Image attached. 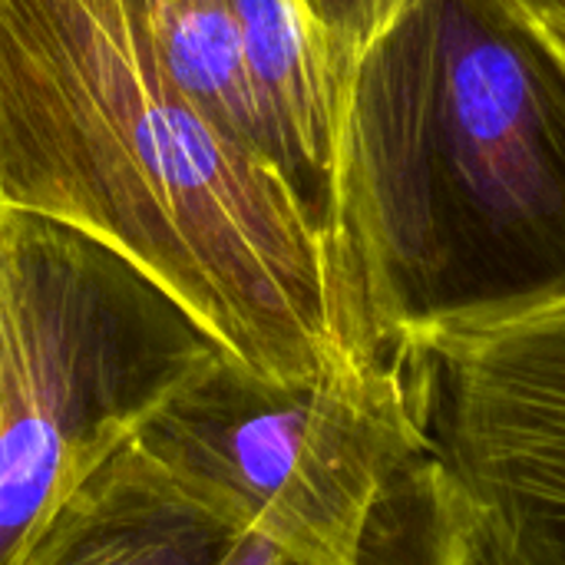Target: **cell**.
I'll use <instances>...</instances> for the list:
<instances>
[{"mask_svg":"<svg viewBox=\"0 0 565 565\" xmlns=\"http://www.w3.org/2000/svg\"><path fill=\"white\" fill-rule=\"evenodd\" d=\"M0 209L106 248L255 374L424 371L321 212L179 89L136 0H0Z\"/></svg>","mask_w":565,"mask_h":565,"instance_id":"6da1fadb","label":"cell"},{"mask_svg":"<svg viewBox=\"0 0 565 565\" xmlns=\"http://www.w3.org/2000/svg\"><path fill=\"white\" fill-rule=\"evenodd\" d=\"M338 225L384 338L565 305V56L513 0H414L361 56Z\"/></svg>","mask_w":565,"mask_h":565,"instance_id":"7a4b0ae2","label":"cell"},{"mask_svg":"<svg viewBox=\"0 0 565 565\" xmlns=\"http://www.w3.org/2000/svg\"><path fill=\"white\" fill-rule=\"evenodd\" d=\"M132 440L228 526L301 563L473 565L427 367L275 381L212 348Z\"/></svg>","mask_w":565,"mask_h":565,"instance_id":"3957f363","label":"cell"},{"mask_svg":"<svg viewBox=\"0 0 565 565\" xmlns=\"http://www.w3.org/2000/svg\"><path fill=\"white\" fill-rule=\"evenodd\" d=\"M212 348L106 248L0 209V565Z\"/></svg>","mask_w":565,"mask_h":565,"instance_id":"277c9868","label":"cell"},{"mask_svg":"<svg viewBox=\"0 0 565 565\" xmlns=\"http://www.w3.org/2000/svg\"><path fill=\"white\" fill-rule=\"evenodd\" d=\"M420 351L473 565H565V305Z\"/></svg>","mask_w":565,"mask_h":565,"instance_id":"5b68a950","label":"cell"},{"mask_svg":"<svg viewBox=\"0 0 565 565\" xmlns=\"http://www.w3.org/2000/svg\"><path fill=\"white\" fill-rule=\"evenodd\" d=\"M235 540L129 437L73 487L20 565H218Z\"/></svg>","mask_w":565,"mask_h":565,"instance_id":"8992f818","label":"cell"},{"mask_svg":"<svg viewBox=\"0 0 565 565\" xmlns=\"http://www.w3.org/2000/svg\"><path fill=\"white\" fill-rule=\"evenodd\" d=\"M414 0H298L344 93L351 89V76L361 56L394 26V20Z\"/></svg>","mask_w":565,"mask_h":565,"instance_id":"52a82bcc","label":"cell"},{"mask_svg":"<svg viewBox=\"0 0 565 565\" xmlns=\"http://www.w3.org/2000/svg\"><path fill=\"white\" fill-rule=\"evenodd\" d=\"M218 565H308L295 559L291 553H285L281 546L255 536V533H238V540L232 543V550L222 556Z\"/></svg>","mask_w":565,"mask_h":565,"instance_id":"ba28073f","label":"cell"},{"mask_svg":"<svg viewBox=\"0 0 565 565\" xmlns=\"http://www.w3.org/2000/svg\"><path fill=\"white\" fill-rule=\"evenodd\" d=\"M536 23H565V0H513Z\"/></svg>","mask_w":565,"mask_h":565,"instance_id":"9c48e42d","label":"cell"},{"mask_svg":"<svg viewBox=\"0 0 565 565\" xmlns=\"http://www.w3.org/2000/svg\"><path fill=\"white\" fill-rule=\"evenodd\" d=\"M540 26H543V33L553 40V46L565 56V23H540Z\"/></svg>","mask_w":565,"mask_h":565,"instance_id":"30bf717a","label":"cell"}]
</instances>
